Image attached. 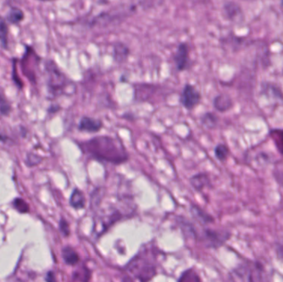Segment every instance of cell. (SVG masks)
I'll return each instance as SVG.
<instances>
[{
	"instance_id": "obj_15",
	"label": "cell",
	"mask_w": 283,
	"mask_h": 282,
	"mask_svg": "<svg viewBox=\"0 0 283 282\" xmlns=\"http://www.w3.org/2000/svg\"><path fill=\"white\" fill-rule=\"evenodd\" d=\"M62 256H63L64 263L67 265L71 266V267L77 265L80 261L79 253L71 246L63 248V251H62Z\"/></svg>"
},
{
	"instance_id": "obj_2",
	"label": "cell",
	"mask_w": 283,
	"mask_h": 282,
	"mask_svg": "<svg viewBox=\"0 0 283 282\" xmlns=\"http://www.w3.org/2000/svg\"><path fill=\"white\" fill-rule=\"evenodd\" d=\"M93 210L94 211L93 233L94 237L99 238L117 223L134 217L137 205L133 196L125 194L115 205H109L105 208H97Z\"/></svg>"
},
{
	"instance_id": "obj_10",
	"label": "cell",
	"mask_w": 283,
	"mask_h": 282,
	"mask_svg": "<svg viewBox=\"0 0 283 282\" xmlns=\"http://www.w3.org/2000/svg\"><path fill=\"white\" fill-rule=\"evenodd\" d=\"M189 210H190L191 216L195 218V220L197 221L200 225H207L215 222V218H213V216L207 213L206 210H203L202 208L198 206L197 205L191 204L189 208Z\"/></svg>"
},
{
	"instance_id": "obj_13",
	"label": "cell",
	"mask_w": 283,
	"mask_h": 282,
	"mask_svg": "<svg viewBox=\"0 0 283 282\" xmlns=\"http://www.w3.org/2000/svg\"><path fill=\"white\" fill-rule=\"evenodd\" d=\"M69 203L74 210H83L86 205V198L84 193L79 188H75L71 193Z\"/></svg>"
},
{
	"instance_id": "obj_17",
	"label": "cell",
	"mask_w": 283,
	"mask_h": 282,
	"mask_svg": "<svg viewBox=\"0 0 283 282\" xmlns=\"http://www.w3.org/2000/svg\"><path fill=\"white\" fill-rule=\"evenodd\" d=\"M202 125L208 129H214L216 128L219 123V118L216 114L211 112H207L200 117Z\"/></svg>"
},
{
	"instance_id": "obj_27",
	"label": "cell",
	"mask_w": 283,
	"mask_h": 282,
	"mask_svg": "<svg viewBox=\"0 0 283 282\" xmlns=\"http://www.w3.org/2000/svg\"><path fill=\"white\" fill-rule=\"evenodd\" d=\"M46 280H47V281H54V280H56V279H55V276H54L53 272H48V274H47V278H46Z\"/></svg>"
},
{
	"instance_id": "obj_5",
	"label": "cell",
	"mask_w": 283,
	"mask_h": 282,
	"mask_svg": "<svg viewBox=\"0 0 283 282\" xmlns=\"http://www.w3.org/2000/svg\"><path fill=\"white\" fill-rule=\"evenodd\" d=\"M231 237V233L226 230L203 229L201 232L198 231L196 241H201L204 246L211 249H217L223 246Z\"/></svg>"
},
{
	"instance_id": "obj_30",
	"label": "cell",
	"mask_w": 283,
	"mask_h": 282,
	"mask_svg": "<svg viewBox=\"0 0 283 282\" xmlns=\"http://www.w3.org/2000/svg\"><path fill=\"white\" fill-rule=\"evenodd\" d=\"M282 3H283V0H282Z\"/></svg>"
},
{
	"instance_id": "obj_22",
	"label": "cell",
	"mask_w": 283,
	"mask_h": 282,
	"mask_svg": "<svg viewBox=\"0 0 283 282\" xmlns=\"http://www.w3.org/2000/svg\"><path fill=\"white\" fill-rule=\"evenodd\" d=\"M230 154V149L226 144H219L215 147V156L220 162H225L227 160Z\"/></svg>"
},
{
	"instance_id": "obj_28",
	"label": "cell",
	"mask_w": 283,
	"mask_h": 282,
	"mask_svg": "<svg viewBox=\"0 0 283 282\" xmlns=\"http://www.w3.org/2000/svg\"><path fill=\"white\" fill-rule=\"evenodd\" d=\"M4 139H5V137H4V136L0 133V140H4Z\"/></svg>"
},
{
	"instance_id": "obj_20",
	"label": "cell",
	"mask_w": 283,
	"mask_h": 282,
	"mask_svg": "<svg viewBox=\"0 0 283 282\" xmlns=\"http://www.w3.org/2000/svg\"><path fill=\"white\" fill-rule=\"evenodd\" d=\"M24 19V13L21 9L18 8H11L8 15H7V20L12 24H17L21 23Z\"/></svg>"
},
{
	"instance_id": "obj_4",
	"label": "cell",
	"mask_w": 283,
	"mask_h": 282,
	"mask_svg": "<svg viewBox=\"0 0 283 282\" xmlns=\"http://www.w3.org/2000/svg\"><path fill=\"white\" fill-rule=\"evenodd\" d=\"M268 274L264 266L258 261H245L232 270L230 274V280L241 281H264Z\"/></svg>"
},
{
	"instance_id": "obj_11",
	"label": "cell",
	"mask_w": 283,
	"mask_h": 282,
	"mask_svg": "<svg viewBox=\"0 0 283 282\" xmlns=\"http://www.w3.org/2000/svg\"><path fill=\"white\" fill-rule=\"evenodd\" d=\"M190 184L192 186V188L196 191H202L206 187L210 184V176L208 174L205 172H199V173L195 174L192 175L189 179Z\"/></svg>"
},
{
	"instance_id": "obj_6",
	"label": "cell",
	"mask_w": 283,
	"mask_h": 282,
	"mask_svg": "<svg viewBox=\"0 0 283 282\" xmlns=\"http://www.w3.org/2000/svg\"><path fill=\"white\" fill-rule=\"evenodd\" d=\"M46 70L48 77L47 86L50 93L54 96L63 94V90L67 86V79L66 75L52 61L47 62Z\"/></svg>"
},
{
	"instance_id": "obj_19",
	"label": "cell",
	"mask_w": 283,
	"mask_h": 282,
	"mask_svg": "<svg viewBox=\"0 0 283 282\" xmlns=\"http://www.w3.org/2000/svg\"><path fill=\"white\" fill-rule=\"evenodd\" d=\"M91 276H92V273L90 268L83 266L74 272L72 278L73 280H76V281H89L91 279Z\"/></svg>"
},
{
	"instance_id": "obj_29",
	"label": "cell",
	"mask_w": 283,
	"mask_h": 282,
	"mask_svg": "<svg viewBox=\"0 0 283 282\" xmlns=\"http://www.w3.org/2000/svg\"><path fill=\"white\" fill-rule=\"evenodd\" d=\"M39 1H42V2H46V1H48V0H39Z\"/></svg>"
},
{
	"instance_id": "obj_18",
	"label": "cell",
	"mask_w": 283,
	"mask_h": 282,
	"mask_svg": "<svg viewBox=\"0 0 283 282\" xmlns=\"http://www.w3.org/2000/svg\"><path fill=\"white\" fill-rule=\"evenodd\" d=\"M0 44L3 48L7 49L9 47V27L6 20L0 16Z\"/></svg>"
},
{
	"instance_id": "obj_16",
	"label": "cell",
	"mask_w": 283,
	"mask_h": 282,
	"mask_svg": "<svg viewBox=\"0 0 283 282\" xmlns=\"http://www.w3.org/2000/svg\"><path fill=\"white\" fill-rule=\"evenodd\" d=\"M129 47L125 46L124 43H117L114 47V60L117 62H123L129 57Z\"/></svg>"
},
{
	"instance_id": "obj_21",
	"label": "cell",
	"mask_w": 283,
	"mask_h": 282,
	"mask_svg": "<svg viewBox=\"0 0 283 282\" xmlns=\"http://www.w3.org/2000/svg\"><path fill=\"white\" fill-rule=\"evenodd\" d=\"M201 278L199 277L197 272L194 268H190L183 272L180 275L178 281L183 282H195L200 281Z\"/></svg>"
},
{
	"instance_id": "obj_25",
	"label": "cell",
	"mask_w": 283,
	"mask_h": 282,
	"mask_svg": "<svg viewBox=\"0 0 283 282\" xmlns=\"http://www.w3.org/2000/svg\"><path fill=\"white\" fill-rule=\"evenodd\" d=\"M13 205L21 213H26L29 210L28 204L22 199H16L15 200L13 201Z\"/></svg>"
},
{
	"instance_id": "obj_7",
	"label": "cell",
	"mask_w": 283,
	"mask_h": 282,
	"mask_svg": "<svg viewBox=\"0 0 283 282\" xmlns=\"http://www.w3.org/2000/svg\"><path fill=\"white\" fill-rule=\"evenodd\" d=\"M201 100V94L195 86L186 84L180 94V103L187 110H193L197 107Z\"/></svg>"
},
{
	"instance_id": "obj_14",
	"label": "cell",
	"mask_w": 283,
	"mask_h": 282,
	"mask_svg": "<svg viewBox=\"0 0 283 282\" xmlns=\"http://www.w3.org/2000/svg\"><path fill=\"white\" fill-rule=\"evenodd\" d=\"M224 10H225V13H226L228 19L231 20L232 22L240 21L242 18V12L240 7L234 3H226L224 6Z\"/></svg>"
},
{
	"instance_id": "obj_3",
	"label": "cell",
	"mask_w": 283,
	"mask_h": 282,
	"mask_svg": "<svg viewBox=\"0 0 283 282\" xmlns=\"http://www.w3.org/2000/svg\"><path fill=\"white\" fill-rule=\"evenodd\" d=\"M156 244L149 243L141 248L133 258L123 268L125 278L123 280L149 281L157 275L159 255L161 254Z\"/></svg>"
},
{
	"instance_id": "obj_23",
	"label": "cell",
	"mask_w": 283,
	"mask_h": 282,
	"mask_svg": "<svg viewBox=\"0 0 283 282\" xmlns=\"http://www.w3.org/2000/svg\"><path fill=\"white\" fill-rule=\"evenodd\" d=\"M270 135L279 152L283 154V130L275 129L271 132Z\"/></svg>"
},
{
	"instance_id": "obj_26",
	"label": "cell",
	"mask_w": 283,
	"mask_h": 282,
	"mask_svg": "<svg viewBox=\"0 0 283 282\" xmlns=\"http://www.w3.org/2000/svg\"><path fill=\"white\" fill-rule=\"evenodd\" d=\"M277 254L280 258L283 259V244L277 245Z\"/></svg>"
},
{
	"instance_id": "obj_24",
	"label": "cell",
	"mask_w": 283,
	"mask_h": 282,
	"mask_svg": "<svg viewBox=\"0 0 283 282\" xmlns=\"http://www.w3.org/2000/svg\"><path fill=\"white\" fill-rule=\"evenodd\" d=\"M59 229H60V233H63L64 237H67L71 234V229H70V225L68 221L65 219L64 218H62L59 222Z\"/></svg>"
},
{
	"instance_id": "obj_9",
	"label": "cell",
	"mask_w": 283,
	"mask_h": 282,
	"mask_svg": "<svg viewBox=\"0 0 283 282\" xmlns=\"http://www.w3.org/2000/svg\"><path fill=\"white\" fill-rule=\"evenodd\" d=\"M104 127V123L99 118L84 116L79 120L78 129L79 132L88 133H99Z\"/></svg>"
},
{
	"instance_id": "obj_1",
	"label": "cell",
	"mask_w": 283,
	"mask_h": 282,
	"mask_svg": "<svg viewBox=\"0 0 283 282\" xmlns=\"http://www.w3.org/2000/svg\"><path fill=\"white\" fill-rule=\"evenodd\" d=\"M78 146L89 158L99 163L119 166L129 159V152L118 137L106 135L96 136L78 143Z\"/></svg>"
},
{
	"instance_id": "obj_8",
	"label": "cell",
	"mask_w": 283,
	"mask_h": 282,
	"mask_svg": "<svg viewBox=\"0 0 283 282\" xmlns=\"http://www.w3.org/2000/svg\"><path fill=\"white\" fill-rule=\"evenodd\" d=\"M174 63L176 65V70L184 71L190 66V47L186 43H180L174 54Z\"/></svg>"
},
{
	"instance_id": "obj_12",
	"label": "cell",
	"mask_w": 283,
	"mask_h": 282,
	"mask_svg": "<svg viewBox=\"0 0 283 282\" xmlns=\"http://www.w3.org/2000/svg\"><path fill=\"white\" fill-rule=\"evenodd\" d=\"M213 105L217 111L225 113L233 107V101L228 94H220L214 98Z\"/></svg>"
}]
</instances>
